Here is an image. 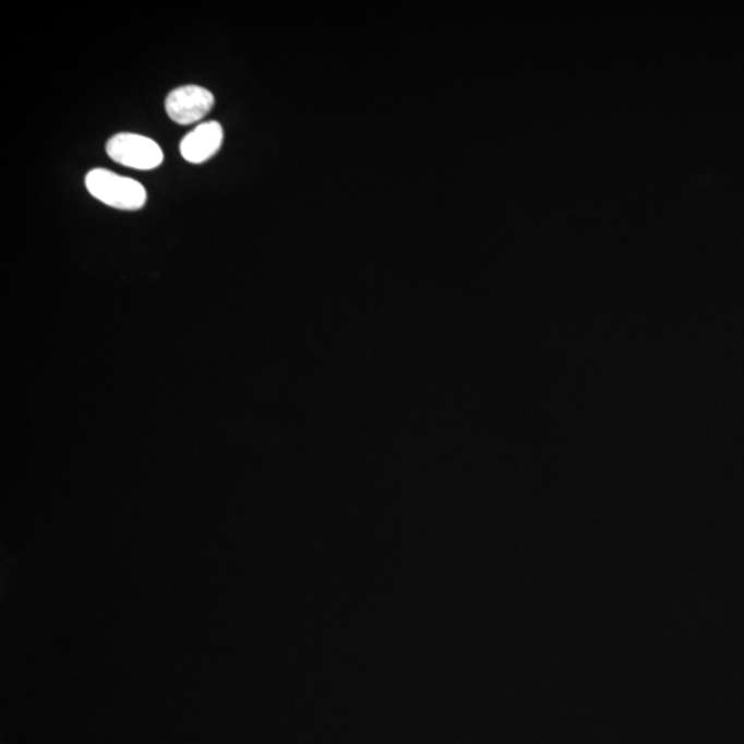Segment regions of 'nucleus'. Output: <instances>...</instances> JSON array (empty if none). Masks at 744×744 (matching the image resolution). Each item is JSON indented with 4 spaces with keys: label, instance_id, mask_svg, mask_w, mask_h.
Here are the masks:
<instances>
[{
    "label": "nucleus",
    "instance_id": "f03ea898",
    "mask_svg": "<svg viewBox=\"0 0 744 744\" xmlns=\"http://www.w3.org/2000/svg\"><path fill=\"white\" fill-rule=\"evenodd\" d=\"M108 156L131 169L152 170L164 164V152L154 140L143 135L120 133L107 144Z\"/></svg>",
    "mask_w": 744,
    "mask_h": 744
},
{
    "label": "nucleus",
    "instance_id": "7ed1b4c3",
    "mask_svg": "<svg viewBox=\"0 0 744 744\" xmlns=\"http://www.w3.org/2000/svg\"><path fill=\"white\" fill-rule=\"evenodd\" d=\"M214 96L207 88L190 85L172 91L166 98V111L178 124H192L206 117L214 107Z\"/></svg>",
    "mask_w": 744,
    "mask_h": 744
},
{
    "label": "nucleus",
    "instance_id": "f257e3e1",
    "mask_svg": "<svg viewBox=\"0 0 744 744\" xmlns=\"http://www.w3.org/2000/svg\"><path fill=\"white\" fill-rule=\"evenodd\" d=\"M86 187L92 196L109 207L134 212L146 202V191L140 182L113 171L92 170L86 177Z\"/></svg>",
    "mask_w": 744,
    "mask_h": 744
},
{
    "label": "nucleus",
    "instance_id": "20e7f679",
    "mask_svg": "<svg viewBox=\"0 0 744 744\" xmlns=\"http://www.w3.org/2000/svg\"><path fill=\"white\" fill-rule=\"evenodd\" d=\"M224 130L218 122H206L182 139L180 151L183 159L201 165L221 148Z\"/></svg>",
    "mask_w": 744,
    "mask_h": 744
}]
</instances>
